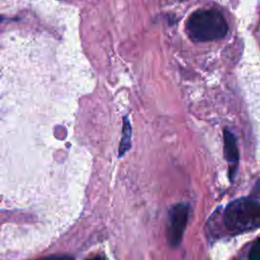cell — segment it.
<instances>
[{
    "instance_id": "cell-3",
    "label": "cell",
    "mask_w": 260,
    "mask_h": 260,
    "mask_svg": "<svg viewBox=\"0 0 260 260\" xmlns=\"http://www.w3.org/2000/svg\"><path fill=\"white\" fill-rule=\"evenodd\" d=\"M189 210L190 205L183 202L174 205L170 209L168 240L172 247H178L182 242L189 217Z\"/></svg>"
},
{
    "instance_id": "cell-8",
    "label": "cell",
    "mask_w": 260,
    "mask_h": 260,
    "mask_svg": "<svg viewBox=\"0 0 260 260\" xmlns=\"http://www.w3.org/2000/svg\"><path fill=\"white\" fill-rule=\"evenodd\" d=\"M251 197L260 201V180L255 184L252 193H251Z\"/></svg>"
},
{
    "instance_id": "cell-7",
    "label": "cell",
    "mask_w": 260,
    "mask_h": 260,
    "mask_svg": "<svg viewBox=\"0 0 260 260\" xmlns=\"http://www.w3.org/2000/svg\"><path fill=\"white\" fill-rule=\"evenodd\" d=\"M37 260H74V258L69 255H51Z\"/></svg>"
},
{
    "instance_id": "cell-6",
    "label": "cell",
    "mask_w": 260,
    "mask_h": 260,
    "mask_svg": "<svg viewBox=\"0 0 260 260\" xmlns=\"http://www.w3.org/2000/svg\"><path fill=\"white\" fill-rule=\"evenodd\" d=\"M250 260H260V238L254 242L249 253Z\"/></svg>"
},
{
    "instance_id": "cell-1",
    "label": "cell",
    "mask_w": 260,
    "mask_h": 260,
    "mask_svg": "<svg viewBox=\"0 0 260 260\" xmlns=\"http://www.w3.org/2000/svg\"><path fill=\"white\" fill-rule=\"evenodd\" d=\"M186 31L194 42H209L222 39L228 32V23L220 12L199 9L189 16Z\"/></svg>"
},
{
    "instance_id": "cell-9",
    "label": "cell",
    "mask_w": 260,
    "mask_h": 260,
    "mask_svg": "<svg viewBox=\"0 0 260 260\" xmlns=\"http://www.w3.org/2000/svg\"><path fill=\"white\" fill-rule=\"evenodd\" d=\"M87 260H104V259L101 258V257H94V258H90V259H87Z\"/></svg>"
},
{
    "instance_id": "cell-4",
    "label": "cell",
    "mask_w": 260,
    "mask_h": 260,
    "mask_svg": "<svg viewBox=\"0 0 260 260\" xmlns=\"http://www.w3.org/2000/svg\"><path fill=\"white\" fill-rule=\"evenodd\" d=\"M223 147H224V156L230 165V178H234L236 173L238 161H239V150L237 146V141L232 132L229 130H223Z\"/></svg>"
},
{
    "instance_id": "cell-2",
    "label": "cell",
    "mask_w": 260,
    "mask_h": 260,
    "mask_svg": "<svg viewBox=\"0 0 260 260\" xmlns=\"http://www.w3.org/2000/svg\"><path fill=\"white\" fill-rule=\"evenodd\" d=\"M223 222L233 234L260 228V201L252 197L232 201L223 212Z\"/></svg>"
},
{
    "instance_id": "cell-5",
    "label": "cell",
    "mask_w": 260,
    "mask_h": 260,
    "mask_svg": "<svg viewBox=\"0 0 260 260\" xmlns=\"http://www.w3.org/2000/svg\"><path fill=\"white\" fill-rule=\"evenodd\" d=\"M130 138H131V127L128 119L124 117V126H123V136L121 139L119 147V155L122 156L130 148Z\"/></svg>"
}]
</instances>
